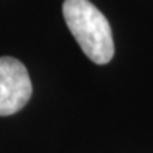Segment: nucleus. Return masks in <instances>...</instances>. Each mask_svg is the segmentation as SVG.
<instances>
[{
	"label": "nucleus",
	"instance_id": "f257e3e1",
	"mask_svg": "<svg viewBox=\"0 0 153 153\" xmlns=\"http://www.w3.org/2000/svg\"><path fill=\"white\" fill-rule=\"evenodd\" d=\"M62 16L85 55L95 64H106L114 56V41L108 19L89 0H66Z\"/></svg>",
	"mask_w": 153,
	"mask_h": 153
},
{
	"label": "nucleus",
	"instance_id": "f03ea898",
	"mask_svg": "<svg viewBox=\"0 0 153 153\" xmlns=\"http://www.w3.org/2000/svg\"><path fill=\"white\" fill-rule=\"evenodd\" d=\"M33 92L27 67L16 58L0 56V116H11L28 103Z\"/></svg>",
	"mask_w": 153,
	"mask_h": 153
}]
</instances>
